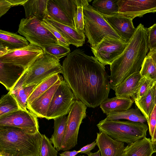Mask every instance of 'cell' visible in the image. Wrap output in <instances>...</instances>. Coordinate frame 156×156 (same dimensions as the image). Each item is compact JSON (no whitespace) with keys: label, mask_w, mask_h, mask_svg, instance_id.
<instances>
[{"label":"cell","mask_w":156,"mask_h":156,"mask_svg":"<svg viewBox=\"0 0 156 156\" xmlns=\"http://www.w3.org/2000/svg\"><path fill=\"white\" fill-rule=\"evenodd\" d=\"M80 156H85L84 155H80Z\"/></svg>","instance_id":"cell-50"},{"label":"cell","mask_w":156,"mask_h":156,"mask_svg":"<svg viewBox=\"0 0 156 156\" xmlns=\"http://www.w3.org/2000/svg\"><path fill=\"white\" fill-rule=\"evenodd\" d=\"M42 24L57 39L58 44L68 48L70 44L45 19L41 21Z\"/></svg>","instance_id":"cell-38"},{"label":"cell","mask_w":156,"mask_h":156,"mask_svg":"<svg viewBox=\"0 0 156 156\" xmlns=\"http://www.w3.org/2000/svg\"><path fill=\"white\" fill-rule=\"evenodd\" d=\"M47 14V16L55 21L76 29L73 22L68 18L54 0H48Z\"/></svg>","instance_id":"cell-28"},{"label":"cell","mask_w":156,"mask_h":156,"mask_svg":"<svg viewBox=\"0 0 156 156\" xmlns=\"http://www.w3.org/2000/svg\"><path fill=\"white\" fill-rule=\"evenodd\" d=\"M18 32L30 44L42 49L49 44H58L57 39L42 24L41 21L34 17L22 19Z\"/></svg>","instance_id":"cell-7"},{"label":"cell","mask_w":156,"mask_h":156,"mask_svg":"<svg viewBox=\"0 0 156 156\" xmlns=\"http://www.w3.org/2000/svg\"><path fill=\"white\" fill-rule=\"evenodd\" d=\"M151 140L152 143H153L156 141V126L154 133V135L153 136L152 138H151Z\"/></svg>","instance_id":"cell-48"},{"label":"cell","mask_w":156,"mask_h":156,"mask_svg":"<svg viewBox=\"0 0 156 156\" xmlns=\"http://www.w3.org/2000/svg\"><path fill=\"white\" fill-rule=\"evenodd\" d=\"M106 118L108 120H118L126 119L132 122L141 123L147 122L145 117L137 108H130L120 112H113L106 115Z\"/></svg>","instance_id":"cell-27"},{"label":"cell","mask_w":156,"mask_h":156,"mask_svg":"<svg viewBox=\"0 0 156 156\" xmlns=\"http://www.w3.org/2000/svg\"><path fill=\"white\" fill-rule=\"evenodd\" d=\"M117 15L133 20L145 14L156 12V0H118Z\"/></svg>","instance_id":"cell-13"},{"label":"cell","mask_w":156,"mask_h":156,"mask_svg":"<svg viewBox=\"0 0 156 156\" xmlns=\"http://www.w3.org/2000/svg\"><path fill=\"white\" fill-rule=\"evenodd\" d=\"M147 55L151 58L156 64V49L150 51Z\"/></svg>","instance_id":"cell-46"},{"label":"cell","mask_w":156,"mask_h":156,"mask_svg":"<svg viewBox=\"0 0 156 156\" xmlns=\"http://www.w3.org/2000/svg\"><path fill=\"white\" fill-rule=\"evenodd\" d=\"M135 104L142 114L145 117L148 123L151 114L156 105V89L155 85Z\"/></svg>","instance_id":"cell-24"},{"label":"cell","mask_w":156,"mask_h":156,"mask_svg":"<svg viewBox=\"0 0 156 156\" xmlns=\"http://www.w3.org/2000/svg\"><path fill=\"white\" fill-rule=\"evenodd\" d=\"M62 67L64 81L76 100L94 108L108 98L110 76L94 57L77 49L66 56Z\"/></svg>","instance_id":"cell-1"},{"label":"cell","mask_w":156,"mask_h":156,"mask_svg":"<svg viewBox=\"0 0 156 156\" xmlns=\"http://www.w3.org/2000/svg\"><path fill=\"white\" fill-rule=\"evenodd\" d=\"M44 19L51 25L70 44L78 48L82 46L84 44L85 37L84 32L78 31L70 27L59 23L48 16Z\"/></svg>","instance_id":"cell-17"},{"label":"cell","mask_w":156,"mask_h":156,"mask_svg":"<svg viewBox=\"0 0 156 156\" xmlns=\"http://www.w3.org/2000/svg\"><path fill=\"white\" fill-rule=\"evenodd\" d=\"M96 145V141H95L91 144L83 147L78 151L79 153L81 154L83 153L87 154L92 150L94 148Z\"/></svg>","instance_id":"cell-42"},{"label":"cell","mask_w":156,"mask_h":156,"mask_svg":"<svg viewBox=\"0 0 156 156\" xmlns=\"http://www.w3.org/2000/svg\"><path fill=\"white\" fill-rule=\"evenodd\" d=\"M154 145H155V147H156V141H155V142H154Z\"/></svg>","instance_id":"cell-49"},{"label":"cell","mask_w":156,"mask_h":156,"mask_svg":"<svg viewBox=\"0 0 156 156\" xmlns=\"http://www.w3.org/2000/svg\"><path fill=\"white\" fill-rule=\"evenodd\" d=\"M87 155V156H101V152L99 150L97 151L95 153L90 152Z\"/></svg>","instance_id":"cell-47"},{"label":"cell","mask_w":156,"mask_h":156,"mask_svg":"<svg viewBox=\"0 0 156 156\" xmlns=\"http://www.w3.org/2000/svg\"><path fill=\"white\" fill-rule=\"evenodd\" d=\"M0 44L5 46L10 50L23 48L29 44L24 37L2 30H0Z\"/></svg>","instance_id":"cell-25"},{"label":"cell","mask_w":156,"mask_h":156,"mask_svg":"<svg viewBox=\"0 0 156 156\" xmlns=\"http://www.w3.org/2000/svg\"><path fill=\"white\" fill-rule=\"evenodd\" d=\"M42 140L39 156H57L58 151L52 145L50 139L42 134Z\"/></svg>","instance_id":"cell-37"},{"label":"cell","mask_w":156,"mask_h":156,"mask_svg":"<svg viewBox=\"0 0 156 156\" xmlns=\"http://www.w3.org/2000/svg\"><path fill=\"white\" fill-rule=\"evenodd\" d=\"M87 106L76 100L67 116L66 127L61 150L72 149L77 144L79 131L83 119L86 117Z\"/></svg>","instance_id":"cell-8"},{"label":"cell","mask_w":156,"mask_h":156,"mask_svg":"<svg viewBox=\"0 0 156 156\" xmlns=\"http://www.w3.org/2000/svg\"><path fill=\"white\" fill-rule=\"evenodd\" d=\"M154 153L151 139L146 137L128 144L125 147L122 156H152Z\"/></svg>","instance_id":"cell-19"},{"label":"cell","mask_w":156,"mask_h":156,"mask_svg":"<svg viewBox=\"0 0 156 156\" xmlns=\"http://www.w3.org/2000/svg\"><path fill=\"white\" fill-rule=\"evenodd\" d=\"M23 77L21 76L9 91L16 99L20 109L27 111L28 110L27 108V101L37 85L24 87L23 86Z\"/></svg>","instance_id":"cell-23"},{"label":"cell","mask_w":156,"mask_h":156,"mask_svg":"<svg viewBox=\"0 0 156 156\" xmlns=\"http://www.w3.org/2000/svg\"><path fill=\"white\" fill-rule=\"evenodd\" d=\"M10 50L5 46L0 44V57L6 54Z\"/></svg>","instance_id":"cell-45"},{"label":"cell","mask_w":156,"mask_h":156,"mask_svg":"<svg viewBox=\"0 0 156 156\" xmlns=\"http://www.w3.org/2000/svg\"></svg>","instance_id":"cell-54"},{"label":"cell","mask_w":156,"mask_h":156,"mask_svg":"<svg viewBox=\"0 0 156 156\" xmlns=\"http://www.w3.org/2000/svg\"><path fill=\"white\" fill-rule=\"evenodd\" d=\"M149 49L147 28L140 23L123 52L110 65L111 89L114 90L130 76L140 71Z\"/></svg>","instance_id":"cell-2"},{"label":"cell","mask_w":156,"mask_h":156,"mask_svg":"<svg viewBox=\"0 0 156 156\" xmlns=\"http://www.w3.org/2000/svg\"><path fill=\"white\" fill-rule=\"evenodd\" d=\"M99 132L128 144L146 137L148 127L145 123L129 121L108 120L106 118L97 125Z\"/></svg>","instance_id":"cell-4"},{"label":"cell","mask_w":156,"mask_h":156,"mask_svg":"<svg viewBox=\"0 0 156 156\" xmlns=\"http://www.w3.org/2000/svg\"><path fill=\"white\" fill-rule=\"evenodd\" d=\"M63 79L61 76L60 79L50 88L34 101L30 105L27 106V109L37 117L45 118L53 95Z\"/></svg>","instance_id":"cell-15"},{"label":"cell","mask_w":156,"mask_h":156,"mask_svg":"<svg viewBox=\"0 0 156 156\" xmlns=\"http://www.w3.org/2000/svg\"><path fill=\"white\" fill-rule=\"evenodd\" d=\"M95 141L101 156H122L125 147L124 143L115 140L102 132L97 133Z\"/></svg>","instance_id":"cell-16"},{"label":"cell","mask_w":156,"mask_h":156,"mask_svg":"<svg viewBox=\"0 0 156 156\" xmlns=\"http://www.w3.org/2000/svg\"><path fill=\"white\" fill-rule=\"evenodd\" d=\"M39 132L27 133L13 126H0V155L39 156L42 140Z\"/></svg>","instance_id":"cell-3"},{"label":"cell","mask_w":156,"mask_h":156,"mask_svg":"<svg viewBox=\"0 0 156 156\" xmlns=\"http://www.w3.org/2000/svg\"><path fill=\"white\" fill-rule=\"evenodd\" d=\"M59 74H54L37 84L28 98L27 106L30 105L34 101L50 88L60 78Z\"/></svg>","instance_id":"cell-29"},{"label":"cell","mask_w":156,"mask_h":156,"mask_svg":"<svg viewBox=\"0 0 156 156\" xmlns=\"http://www.w3.org/2000/svg\"><path fill=\"white\" fill-rule=\"evenodd\" d=\"M91 1L84 0L83 5L84 33L90 47L95 48L106 37L121 39L102 15L89 4Z\"/></svg>","instance_id":"cell-5"},{"label":"cell","mask_w":156,"mask_h":156,"mask_svg":"<svg viewBox=\"0 0 156 156\" xmlns=\"http://www.w3.org/2000/svg\"><path fill=\"white\" fill-rule=\"evenodd\" d=\"M134 101L130 97L116 96L108 98L100 105L102 112L106 115L113 112H120L130 109Z\"/></svg>","instance_id":"cell-21"},{"label":"cell","mask_w":156,"mask_h":156,"mask_svg":"<svg viewBox=\"0 0 156 156\" xmlns=\"http://www.w3.org/2000/svg\"><path fill=\"white\" fill-rule=\"evenodd\" d=\"M44 53L49 54L58 60L67 56L70 52L69 48H68L58 44H49L43 48Z\"/></svg>","instance_id":"cell-33"},{"label":"cell","mask_w":156,"mask_h":156,"mask_svg":"<svg viewBox=\"0 0 156 156\" xmlns=\"http://www.w3.org/2000/svg\"><path fill=\"white\" fill-rule=\"evenodd\" d=\"M37 117L34 113L22 110L0 117V126H13L19 128L29 134L39 131Z\"/></svg>","instance_id":"cell-12"},{"label":"cell","mask_w":156,"mask_h":156,"mask_svg":"<svg viewBox=\"0 0 156 156\" xmlns=\"http://www.w3.org/2000/svg\"></svg>","instance_id":"cell-52"},{"label":"cell","mask_w":156,"mask_h":156,"mask_svg":"<svg viewBox=\"0 0 156 156\" xmlns=\"http://www.w3.org/2000/svg\"><path fill=\"white\" fill-rule=\"evenodd\" d=\"M62 67L59 60L47 53L37 59L24 73V87L37 85L48 77L62 73Z\"/></svg>","instance_id":"cell-6"},{"label":"cell","mask_w":156,"mask_h":156,"mask_svg":"<svg viewBox=\"0 0 156 156\" xmlns=\"http://www.w3.org/2000/svg\"><path fill=\"white\" fill-rule=\"evenodd\" d=\"M147 124L149 134L152 138L154 135L156 126V105L151 114L149 121Z\"/></svg>","instance_id":"cell-40"},{"label":"cell","mask_w":156,"mask_h":156,"mask_svg":"<svg viewBox=\"0 0 156 156\" xmlns=\"http://www.w3.org/2000/svg\"><path fill=\"white\" fill-rule=\"evenodd\" d=\"M44 52L42 48L29 44L27 46L13 50L0 57V62L28 69Z\"/></svg>","instance_id":"cell-11"},{"label":"cell","mask_w":156,"mask_h":156,"mask_svg":"<svg viewBox=\"0 0 156 156\" xmlns=\"http://www.w3.org/2000/svg\"><path fill=\"white\" fill-rule=\"evenodd\" d=\"M153 80L145 76H142L137 88L135 101H138L156 84Z\"/></svg>","instance_id":"cell-35"},{"label":"cell","mask_w":156,"mask_h":156,"mask_svg":"<svg viewBox=\"0 0 156 156\" xmlns=\"http://www.w3.org/2000/svg\"><path fill=\"white\" fill-rule=\"evenodd\" d=\"M155 156H156V155H155Z\"/></svg>","instance_id":"cell-53"},{"label":"cell","mask_w":156,"mask_h":156,"mask_svg":"<svg viewBox=\"0 0 156 156\" xmlns=\"http://www.w3.org/2000/svg\"><path fill=\"white\" fill-rule=\"evenodd\" d=\"M76 1L77 8L74 18L73 23L77 30L84 32V22L83 14L84 0Z\"/></svg>","instance_id":"cell-36"},{"label":"cell","mask_w":156,"mask_h":156,"mask_svg":"<svg viewBox=\"0 0 156 156\" xmlns=\"http://www.w3.org/2000/svg\"><path fill=\"white\" fill-rule=\"evenodd\" d=\"M48 0H27L23 5L26 18L34 17L42 21L47 17Z\"/></svg>","instance_id":"cell-22"},{"label":"cell","mask_w":156,"mask_h":156,"mask_svg":"<svg viewBox=\"0 0 156 156\" xmlns=\"http://www.w3.org/2000/svg\"><path fill=\"white\" fill-rule=\"evenodd\" d=\"M11 7L8 0H0V17L6 13Z\"/></svg>","instance_id":"cell-41"},{"label":"cell","mask_w":156,"mask_h":156,"mask_svg":"<svg viewBox=\"0 0 156 156\" xmlns=\"http://www.w3.org/2000/svg\"><path fill=\"white\" fill-rule=\"evenodd\" d=\"M129 43L108 37L91 48L94 57L101 63L105 66L110 65L122 53Z\"/></svg>","instance_id":"cell-10"},{"label":"cell","mask_w":156,"mask_h":156,"mask_svg":"<svg viewBox=\"0 0 156 156\" xmlns=\"http://www.w3.org/2000/svg\"><path fill=\"white\" fill-rule=\"evenodd\" d=\"M79 153L78 151L73 150L72 151H66L60 154V156H76Z\"/></svg>","instance_id":"cell-43"},{"label":"cell","mask_w":156,"mask_h":156,"mask_svg":"<svg viewBox=\"0 0 156 156\" xmlns=\"http://www.w3.org/2000/svg\"><path fill=\"white\" fill-rule=\"evenodd\" d=\"M20 110L17 102L9 91L2 96L0 99V117Z\"/></svg>","instance_id":"cell-31"},{"label":"cell","mask_w":156,"mask_h":156,"mask_svg":"<svg viewBox=\"0 0 156 156\" xmlns=\"http://www.w3.org/2000/svg\"><path fill=\"white\" fill-rule=\"evenodd\" d=\"M76 100L72 90L63 79L53 95L45 119L49 120L66 115Z\"/></svg>","instance_id":"cell-9"},{"label":"cell","mask_w":156,"mask_h":156,"mask_svg":"<svg viewBox=\"0 0 156 156\" xmlns=\"http://www.w3.org/2000/svg\"><path fill=\"white\" fill-rule=\"evenodd\" d=\"M27 0H8L12 6L23 5Z\"/></svg>","instance_id":"cell-44"},{"label":"cell","mask_w":156,"mask_h":156,"mask_svg":"<svg viewBox=\"0 0 156 156\" xmlns=\"http://www.w3.org/2000/svg\"><path fill=\"white\" fill-rule=\"evenodd\" d=\"M140 73L141 76H145L156 83V64L152 59L147 55L144 61Z\"/></svg>","instance_id":"cell-32"},{"label":"cell","mask_w":156,"mask_h":156,"mask_svg":"<svg viewBox=\"0 0 156 156\" xmlns=\"http://www.w3.org/2000/svg\"><path fill=\"white\" fill-rule=\"evenodd\" d=\"M142 76L140 71L132 74L119 84L115 89L116 96L135 98L139 82Z\"/></svg>","instance_id":"cell-20"},{"label":"cell","mask_w":156,"mask_h":156,"mask_svg":"<svg viewBox=\"0 0 156 156\" xmlns=\"http://www.w3.org/2000/svg\"><path fill=\"white\" fill-rule=\"evenodd\" d=\"M25 70L22 67L0 62V82L7 90H11Z\"/></svg>","instance_id":"cell-18"},{"label":"cell","mask_w":156,"mask_h":156,"mask_svg":"<svg viewBox=\"0 0 156 156\" xmlns=\"http://www.w3.org/2000/svg\"><path fill=\"white\" fill-rule=\"evenodd\" d=\"M68 18L73 22L77 9L76 0H54Z\"/></svg>","instance_id":"cell-34"},{"label":"cell","mask_w":156,"mask_h":156,"mask_svg":"<svg viewBox=\"0 0 156 156\" xmlns=\"http://www.w3.org/2000/svg\"><path fill=\"white\" fill-rule=\"evenodd\" d=\"M101 14L121 40L129 43L136 30L133 20L118 15L108 16Z\"/></svg>","instance_id":"cell-14"},{"label":"cell","mask_w":156,"mask_h":156,"mask_svg":"<svg viewBox=\"0 0 156 156\" xmlns=\"http://www.w3.org/2000/svg\"><path fill=\"white\" fill-rule=\"evenodd\" d=\"M149 48L150 51L156 49V23L147 28Z\"/></svg>","instance_id":"cell-39"},{"label":"cell","mask_w":156,"mask_h":156,"mask_svg":"<svg viewBox=\"0 0 156 156\" xmlns=\"http://www.w3.org/2000/svg\"><path fill=\"white\" fill-rule=\"evenodd\" d=\"M54 120V131L50 140L55 148L59 151L61 150L65 134L67 116L64 115L55 118Z\"/></svg>","instance_id":"cell-26"},{"label":"cell","mask_w":156,"mask_h":156,"mask_svg":"<svg viewBox=\"0 0 156 156\" xmlns=\"http://www.w3.org/2000/svg\"><path fill=\"white\" fill-rule=\"evenodd\" d=\"M118 0H94L92 6L100 13L111 16L118 14Z\"/></svg>","instance_id":"cell-30"},{"label":"cell","mask_w":156,"mask_h":156,"mask_svg":"<svg viewBox=\"0 0 156 156\" xmlns=\"http://www.w3.org/2000/svg\"><path fill=\"white\" fill-rule=\"evenodd\" d=\"M155 86L156 89V84H155Z\"/></svg>","instance_id":"cell-51"}]
</instances>
